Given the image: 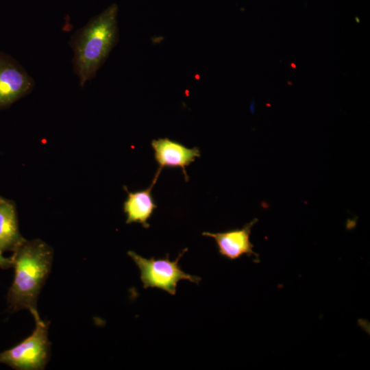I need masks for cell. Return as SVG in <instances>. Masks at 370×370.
Returning a JSON list of instances; mask_svg holds the SVG:
<instances>
[{
  "mask_svg": "<svg viewBox=\"0 0 370 370\" xmlns=\"http://www.w3.org/2000/svg\"><path fill=\"white\" fill-rule=\"evenodd\" d=\"M12 256L14 280L8 293V304L12 311L27 309L33 317H40L37 299L52 265V249L40 240L25 241Z\"/></svg>",
  "mask_w": 370,
  "mask_h": 370,
  "instance_id": "6da1fadb",
  "label": "cell"
},
{
  "mask_svg": "<svg viewBox=\"0 0 370 370\" xmlns=\"http://www.w3.org/2000/svg\"><path fill=\"white\" fill-rule=\"evenodd\" d=\"M118 6L113 3L77 29L69 42L80 86L93 78L118 40Z\"/></svg>",
  "mask_w": 370,
  "mask_h": 370,
  "instance_id": "7a4b0ae2",
  "label": "cell"
},
{
  "mask_svg": "<svg viewBox=\"0 0 370 370\" xmlns=\"http://www.w3.org/2000/svg\"><path fill=\"white\" fill-rule=\"evenodd\" d=\"M187 251L188 248L184 249L172 261L169 259V254L165 258L158 259L154 257L147 259L133 251H128L127 254L140 270V278L144 288H158L175 295L177 284L180 280H188L196 284H199L201 280L199 276L185 273L179 265V260Z\"/></svg>",
  "mask_w": 370,
  "mask_h": 370,
  "instance_id": "3957f363",
  "label": "cell"
},
{
  "mask_svg": "<svg viewBox=\"0 0 370 370\" xmlns=\"http://www.w3.org/2000/svg\"><path fill=\"white\" fill-rule=\"evenodd\" d=\"M49 323L35 319V328L27 338L12 348L0 353V362L19 370H40L49 358Z\"/></svg>",
  "mask_w": 370,
  "mask_h": 370,
  "instance_id": "277c9868",
  "label": "cell"
},
{
  "mask_svg": "<svg viewBox=\"0 0 370 370\" xmlns=\"http://www.w3.org/2000/svg\"><path fill=\"white\" fill-rule=\"evenodd\" d=\"M34 79L12 56L0 52V108L29 93Z\"/></svg>",
  "mask_w": 370,
  "mask_h": 370,
  "instance_id": "5b68a950",
  "label": "cell"
},
{
  "mask_svg": "<svg viewBox=\"0 0 370 370\" xmlns=\"http://www.w3.org/2000/svg\"><path fill=\"white\" fill-rule=\"evenodd\" d=\"M151 147L154 151V158L158 164L156 177H158L162 169L165 167H180L186 182H188L186 166L201 156L200 150L197 147L188 148L182 143L168 138L153 140Z\"/></svg>",
  "mask_w": 370,
  "mask_h": 370,
  "instance_id": "8992f818",
  "label": "cell"
},
{
  "mask_svg": "<svg viewBox=\"0 0 370 370\" xmlns=\"http://www.w3.org/2000/svg\"><path fill=\"white\" fill-rule=\"evenodd\" d=\"M258 221L255 218L241 228L217 233L204 232L202 235L213 238L219 254L230 260H234L247 255L248 257L254 256L260 261L259 255L253 251L254 245L249 239L251 228Z\"/></svg>",
  "mask_w": 370,
  "mask_h": 370,
  "instance_id": "52a82bcc",
  "label": "cell"
},
{
  "mask_svg": "<svg viewBox=\"0 0 370 370\" xmlns=\"http://www.w3.org/2000/svg\"><path fill=\"white\" fill-rule=\"evenodd\" d=\"M156 182L152 181L144 190L134 193L127 191V197L123 204V211L127 216L126 223H140L145 228L149 227L148 220L157 208L151 191Z\"/></svg>",
  "mask_w": 370,
  "mask_h": 370,
  "instance_id": "ba28073f",
  "label": "cell"
},
{
  "mask_svg": "<svg viewBox=\"0 0 370 370\" xmlns=\"http://www.w3.org/2000/svg\"><path fill=\"white\" fill-rule=\"evenodd\" d=\"M25 241L21 237L14 206L3 199L0 201V247L14 251Z\"/></svg>",
  "mask_w": 370,
  "mask_h": 370,
  "instance_id": "9c48e42d",
  "label": "cell"
},
{
  "mask_svg": "<svg viewBox=\"0 0 370 370\" xmlns=\"http://www.w3.org/2000/svg\"><path fill=\"white\" fill-rule=\"evenodd\" d=\"M3 249L0 247V268L8 269L13 267L12 256L6 258L3 256Z\"/></svg>",
  "mask_w": 370,
  "mask_h": 370,
  "instance_id": "30bf717a",
  "label": "cell"
},
{
  "mask_svg": "<svg viewBox=\"0 0 370 370\" xmlns=\"http://www.w3.org/2000/svg\"><path fill=\"white\" fill-rule=\"evenodd\" d=\"M290 65L293 69H296L297 67L294 62H291Z\"/></svg>",
  "mask_w": 370,
  "mask_h": 370,
  "instance_id": "8fae6325",
  "label": "cell"
},
{
  "mask_svg": "<svg viewBox=\"0 0 370 370\" xmlns=\"http://www.w3.org/2000/svg\"><path fill=\"white\" fill-rule=\"evenodd\" d=\"M287 83H288V84L292 85V82H288Z\"/></svg>",
  "mask_w": 370,
  "mask_h": 370,
  "instance_id": "7c38bea8",
  "label": "cell"
},
{
  "mask_svg": "<svg viewBox=\"0 0 370 370\" xmlns=\"http://www.w3.org/2000/svg\"><path fill=\"white\" fill-rule=\"evenodd\" d=\"M356 19H358V18H356ZM357 21H358V23H359V21H358V20H357Z\"/></svg>",
  "mask_w": 370,
  "mask_h": 370,
  "instance_id": "4fadbf2b",
  "label": "cell"
},
{
  "mask_svg": "<svg viewBox=\"0 0 370 370\" xmlns=\"http://www.w3.org/2000/svg\"><path fill=\"white\" fill-rule=\"evenodd\" d=\"M2 199L0 198V201H1Z\"/></svg>",
  "mask_w": 370,
  "mask_h": 370,
  "instance_id": "5bb4252c",
  "label": "cell"
}]
</instances>
